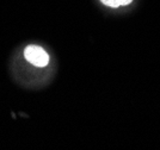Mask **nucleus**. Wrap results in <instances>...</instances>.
<instances>
[{"mask_svg":"<svg viewBox=\"0 0 160 150\" xmlns=\"http://www.w3.org/2000/svg\"><path fill=\"white\" fill-rule=\"evenodd\" d=\"M24 59L27 60L30 65L37 68H44L49 65V54L42 46L36 44H29L24 48Z\"/></svg>","mask_w":160,"mask_h":150,"instance_id":"obj_1","label":"nucleus"},{"mask_svg":"<svg viewBox=\"0 0 160 150\" xmlns=\"http://www.w3.org/2000/svg\"><path fill=\"white\" fill-rule=\"evenodd\" d=\"M103 5L111 8H118L121 6H127L133 0H99Z\"/></svg>","mask_w":160,"mask_h":150,"instance_id":"obj_2","label":"nucleus"}]
</instances>
